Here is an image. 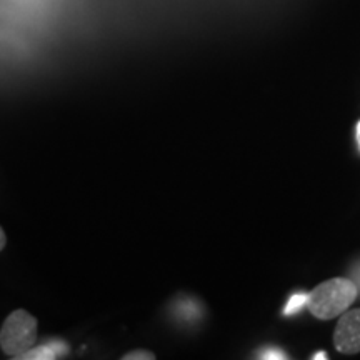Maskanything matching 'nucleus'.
<instances>
[{
    "instance_id": "nucleus-1",
    "label": "nucleus",
    "mask_w": 360,
    "mask_h": 360,
    "mask_svg": "<svg viewBox=\"0 0 360 360\" xmlns=\"http://www.w3.org/2000/svg\"><path fill=\"white\" fill-rule=\"evenodd\" d=\"M359 297V290L350 278L335 277L319 283L307 294V307L310 314L322 321L334 319L349 310Z\"/></svg>"
},
{
    "instance_id": "nucleus-2",
    "label": "nucleus",
    "mask_w": 360,
    "mask_h": 360,
    "mask_svg": "<svg viewBox=\"0 0 360 360\" xmlns=\"http://www.w3.org/2000/svg\"><path fill=\"white\" fill-rule=\"evenodd\" d=\"M37 321L25 310H15L7 317L0 330V347L8 355L19 357L35 345Z\"/></svg>"
},
{
    "instance_id": "nucleus-3",
    "label": "nucleus",
    "mask_w": 360,
    "mask_h": 360,
    "mask_svg": "<svg viewBox=\"0 0 360 360\" xmlns=\"http://www.w3.org/2000/svg\"><path fill=\"white\" fill-rule=\"evenodd\" d=\"M334 345L340 354H360V309L342 314L334 332Z\"/></svg>"
},
{
    "instance_id": "nucleus-4",
    "label": "nucleus",
    "mask_w": 360,
    "mask_h": 360,
    "mask_svg": "<svg viewBox=\"0 0 360 360\" xmlns=\"http://www.w3.org/2000/svg\"><path fill=\"white\" fill-rule=\"evenodd\" d=\"M172 314L180 322L195 323L200 321L204 309H202V304L199 300L186 297V299H179L177 302L172 305Z\"/></svg>"
},
{
    "instance_id": "nucleus-5",
    "label": "nucleus",
    "mask_w": 360,
    "mask_h": 360,
    "mask_svg": "<svg viewBox=\"0 0 360 360\" xmlns=\"http://www.w3.org/2000/svg\"><path fill=\"white\" fill-rule=\"evenodd\" d=\"M17 359L22 360H53L57 359V354L53 352L52 345L49 342H45L44 345H39V347H32L30 350H27L25 354L19 355Z\"/></svg>"
},
{
    "instance_id": "nucleus-6",
    "label": "nucleus",
    "mask_w": 360,
    "mask_h": 360,
    "mask_svg": "<svg viewBox=\"0 0 360 360\" xmlns=\"http://www.w3.org/2000/svg\"><path fill=\"white\" fill-rule=\"evenodd\" d=\"M305 305H307V294H304V292H300V294H294L289 299V302H287L285 309H283V314L285 315L297 314L300 312Z\"/></svg>"
},
{
    "instance_id": "nucleus-7",
    "label": "nucleus",
    "mask_w": 360,
    "mask_h": 360,
    "mask_svg": "<svg viewBox=\"0 0 360 360\" xmlns=\"http://www.w3.org/2000/svg\"><path fill=\"white\" fill-rule=\"evenodd\" d=\"M47 342L52 345L53 352L57 354V359L65 357V355L69 354V345H67L64 340H60V339H51V340H47Z\"/></svg>"
},
{
    "instance_id": "nucleus-8",
    "label": "nucleus",
    "mask_w": 360,
    "mask_h": 360,
    "mask_svg": "<svg viewBox=\"0 0 360 360\" xmlns=\"http://www.w3.org/2000/svg\"><path fill=\"white\" fill-rule=\"evenodd\" d=\"M155 355L148 350H135V352H130L124 355V360H154Z\"/></svg>"
},
{
    "instance_id": "nucleus-9",
    "label": "nucleus",
    "mask_w": 360,
    "mask_h": 360,
    "mask_svg": "<svg viewBox=\"0 0 360 360\" xmlns=\"http://www.w3.org/2000/svg\"><path fill=\"white\" fill-rule=\"evenodd\" d=\"M262 359H267V360H281V359H287V355L282 352V350L278 349H267L265 352L262 354Z\"/></svg>"
},
{
    "instance_id": "nucleus-10",
    "label": "nucleus",
    "mask_w": 360,
    "mask_h": 360,
    "mask_svg": "<svg viewBox=\"0 0 360 360\" xmlns=\"http://www.w3.org/2000/svg\"><path fill=\"white\" fill-rule=\"evenodd\" d=\"M350 274H352V276H350V281L355 283V287H357V290L360 294V260L354 265L352 270H350Z\"/></svg>"
},
{
    "instance_id": "nucleus-11",
    "label": "nucleus",
    "mask_w": 360,
    "mask_h": 360,
    "mask_svg": "<svg viewBox=\"0 0 360 360\" xmlns=\"http://www.w3.org/2000/svg\"><path fill=\"white\" fill-rule=\"evenodd\" d=\"M4 247H6V233H4L2 227H0V250H2Z\"/></svg>"
},
{
    "instance_id": "nucleus-12",
    "label": "nucleus",
    "mask_w": 360,
    "mask_h": 360,
    "mask_svg": "<svg viewBox=\"0 0 360 360\" xmlns=\"http://www.w3.org/2000/svg\"><path fill=\"white\" fill-rule=\"evenodd\" d=\"M323 359H327L326 352H317L314 355V360H323Z\"/></svg>"
},
{
    "instance_id": "nucleus-13",
    "label": "nucleus",
    "mask_w": 360,
    "mask_h": 360,
    "mask_svg": "<svg viewBox=\"0 0 360 360\" xmlns=\"http://www.w3.org/2000/svg\"><path fill=\"white\" fill-rule=\"evenodd\" d=\"M357 142H359V148H360V120L357 124Z\"/></svg>"
}]
</instances>
